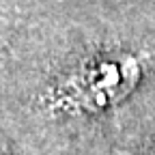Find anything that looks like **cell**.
<instances>
[{"mask_svg":"<svg viewBox=\"0 0 155 155\" xmlns=\"http://www.w3.org/2000/svg\"><path fill=\"white\" fill-rule=\"evenodd\" d=\"M134 78L136 69L131 63H104L75 82L73 99L86 108L110 106L134 86Z\"/></svg>","mask_w":155,"mask_h":155,"instance_id":"cell-1","label":"cell"},{"mask_svg":"<svg viewBox=\"0 0 155 155\" xmlns=\"http://www.w3.org/2000/svg\"><path fill=\"white\" fill-rule=\"evenodd\" d=\"M153 155H155V153H153Z\"/></svg>","mask_w":155,"mask_h":155,"instance_id":"cell-2","label":"cell"}]
</instances>
